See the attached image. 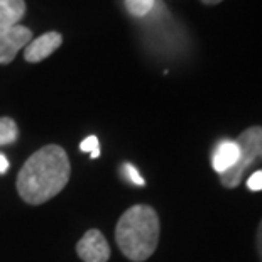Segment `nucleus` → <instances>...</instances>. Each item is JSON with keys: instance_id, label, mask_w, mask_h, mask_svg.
Listing matches in <instances>:
<instances>
[{"instance_id": "6", "label": "nucleus", "mask_w": 262, "mask_h": 262, "mask_svg": "<svg viewBox=\"0 0 262 262\" xmlns=\"http://www.w3.org/2000/svg\"><path fill=\"white\" fill-rule=\"evenodd\" d=\"M61 44H63V36L56 31H49L27 44L24 48V59L27 63H41L59 49Z\"/></svg>"}, {"instance_id": "15", "label": "nucleus", "mask_w": 262, "mask_h": 262, "mask_svg": "<svg viewBox=\"0 0 262 262\" xmlns=\"http://www.w3.org/2000/svg\"><path fill=\"white\" fill-rule=\"evenodd\" d=\"M7 169H9V159L4 154H0V174L7 172Z\"/></svg>"}, {"instance_id": "14", "label": "nucleus", "mask_w": 262, "mask_h": 262, "mask_svg": "<svg viewBox=\"0 0 262 262\" xmlns=\"http://www.w3.org/2000/svg\"><path fill=\"white\" fill-rule=\"evenodd\" d=\"M255 245H257V255L262 262V220L259 224V228H257V237H255Z\"/></svg>"}, {"instance_id": "8", "label": "nucleus", "mask_w": 262, "mask_h": 262, "mask_svg": "<svg viewBox=\"0 0 262 262\" xmlns=\"http://www.w3.org/2000/svg\"><path fill=\"white\" fill-rule=\"evenodd\" d=\"M26 12L27 5L24 0H0V36L17 26Z\"/></svg>"}, {"instance_id": "4", "label": "nucleus", "mask_w": 262, "mask_h": 262, "mask_svg": "<svg viewBox=\"0 0 262 262\" xmlns=\"http://www.w3.org/2000/svg\"><path fill=\"white\" fill-rule=\"evenodd\" d=\"M76 254L83 262H107L110 259V247L103 233L92 228L78 241Z\"/></svg>"}, {"instance_id": "3", "label": "nucleus", "mask_w": 262, "mask_h": 262, "mask_svg": "<svg viewBox=\"0 0 262 262\" xmlns=\"http://www.w3.org/2000/svg\"><path fill=\"white\" fill-rule=\"evenodd\" d=\"M238 161L232 169L220 174V183L224 188H237L242 183L245 172L262 161V125H252L245 129L238 139Z\"/></svg>"}, {"instance_id": "13", "label": "nucleus", "mask_w": 262, "mask_h": 262, "mask_svg": "<svg viewBox=\"0 0 262 262\" xmlns=\"http://www.w3.org/2000/svg\"><path fill=\"white\" fill-rule=\"evenodd\" d=\"M247 188L250 191H260L262 189V169L252 172L247 180Z\"/></svg>"}, {"instance_id": "12", "label": "nucleus", "mask_w": 262, "mask_h": 262, "mask_svg": "<svg viewBox=\"0 0 262 262\" xmlns=\"http://www.w3.org/2000/svg\"><path fill=\"white\" fill-rule=\"evenodd\" d=\"M80 149L83 150V152H90L92 158L97 159L98 156H100V142H98V139L95 137V136L86 137L85 141L80 144Z\"/></svg>"}, {"instance_id": "1", "label": "nucleus", "mask_w": 262, "mask_h": 262, "mask_svg": "<svg viewBox=\"0 0 262 262\" xmlns=\"http://www.w3.org/2000/svg\"><path fill=\"white\" fill-rule=\"evenodd\" d=\"M70 159L66 150L49 144L36 150L17 174L19 196L29 205H42L64 189L70 181Z\"/></svg>"}, {"instance_id": "9", "label": "nucleus", "mask_w": 262, "mask_h": 262, "mask_svg": "<svg viewBox=\"0 0 262 262\" xmlns=\"http://www.w3.org/2000/svg\"><path fill=\"white\" fill-rule=\"evenodd\" d=\"M19 137V127L12 117H0V146L14 144Z\"/></svg>"}, {"instance_id": "5", "label": "nucleus", "mask_w": 262, "mask_h": 262, "mask_svg": "<svg viewBox=\"0 0 262 262\" xmlns=\"http://www.w3.org/2000/svg\"><path fill=\"white\" fill-rule=\"evenodd\" d=\"M32 41V31L26 26H14L0 36V64H10L22 48Z\"/></svg>"}, {"instance_id": "7", "label": "nucleus", "mask_w": 262, "mask_h": 262, "mask_svg": "<svg viewBox=\"0 0 262 262\" xmlns=\"http://www.w3.org/2000/svg\"><path fill=\"white\" fill-rule=\"evenodd\" d=\"M238 152L241 150H238V144L235 141H230V139L222 141L211 156V166H213L215 172H219L220 176L228 169H232L238 161Z\"/></svg>"}, {"instance_id": "16", "label": "nucleus", "mask_w": 262, "mask_h": 262, "mask_svg": "<svg viewBox=\"0 0 262 262\" xmlns=\"http://www.w3.org/2000/svg\"><path fill=\"white\" fill-rule=\"evenodd\" d=\"M202 4H205V5H216V4H220L222 0H200Z\"/></svg>"}, {"instance_id": "10", "label": "nucleus", "mask_w": 262, "mask_h": 262, "mask_svg": "<svg viewBox=\"0 0 262 262\" xmlns=\"http://www.w3.org/2000/svg\"><path fill=\"white\" fill-rule=\"evenodd\" d=\"M156 4L158 2L154 0H125V7L134 17H146L147 14L152 12Z\"/></svg>"}, {"instance_id": "2", "label": "nucleus", "mask_w": 262, "mask_h": 262, "mask_svg": "<svg viewBox=\"0 0 262 262\" xmlns=\"http://www.w3.org/2000/svg\"><path fill=\"white\" fill-rule=\"evenodd\" d=\"M161 224L152 206L134 205L124 211L115 227V242L132 262H144L156 252Z\"/></svg>"}, {"instance_id": "11", "label": "nucleus", "mask_w": 262, "mask_h": 262, "mask_svg": "<svg viewBox=\"0 0 262 262\" xmlns=\"http://www.w3.org/2000/svg\"><path fill=\"white\" fill-rule=\"evenodd\" d=\"M120 176L124 178L125 181H129L132 183V185H136V186H144L146 183H144V178L139 174V171L136 166H132L129 163H125V164H122V168H120Z\"/></svg>"}, {"instance_id": "17", "label": "nucleus", "mask_w": 262, "mask_h": 262, "mask_svg": "<svg viewBox=\"0 0 262 262\" xmlns=\"http://www.w3.org/2000/svg\"><path fill=\"white\" fill-rule=\"evenodd\" d=\"M154 2H158V0H154Z\"/></svg>"}]
</instances>
